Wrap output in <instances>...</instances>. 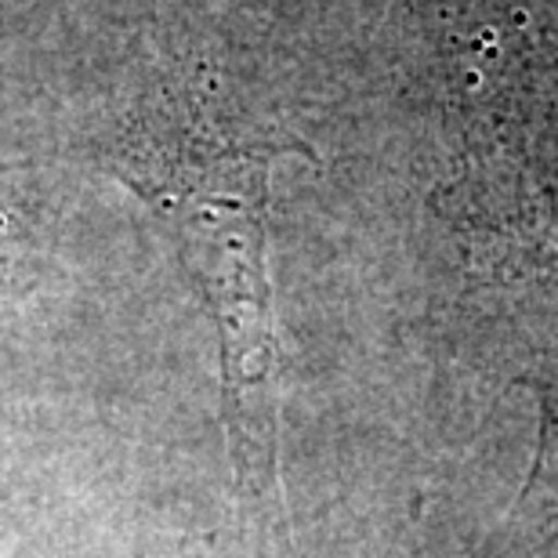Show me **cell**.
<instances>
[{"instance_id": "6da1fadb", "label": "cell", "mask_w": 558, "mask_h": 558, "mask_svg": "<svg viewBox=\"0 0 558 558\" xmlns=\"http://www.w3.org/2000/svg\"><path fill=\"white\" fill-rule=\"evenodd\" d=\"M272 149L226 135L204 95L163 84L117 138L120 178L174 229L199 298L218 323L226 424L240 486L276 475L279 349L265 272V182Z\"/></svg>"}, {"instance_id": "7a4b0ae2", "label": "cell", "mask_w": 558, "mask_h": 558, "mask_svg": "<svg viewBox=\"0 0 558 558\" xmlns=\"http://www.w3.org/2000/svg\"><path fill=\"white\" fill-rule=\"evenodd\" d=\"M541 450L533 461V475L522 489V508L530 511L533 522L558 537V377L541 385Z\"/></svg>"}]
</instances>
